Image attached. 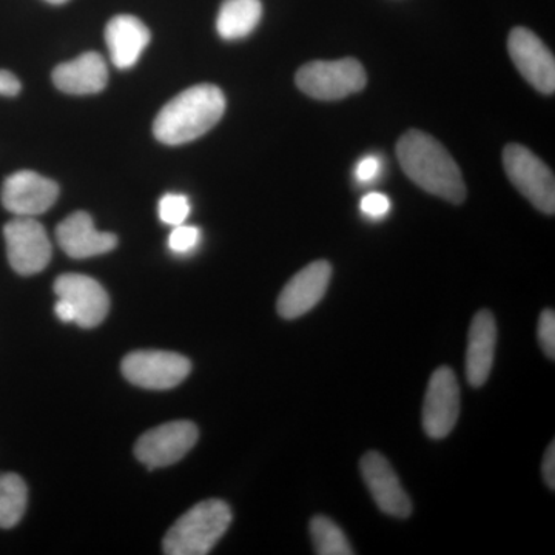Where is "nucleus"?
<instances>
[{"label":"nucleus","instance_id":"1","mask_svg":"<svg viewBox=\"0 0 555 555\" xmlns=\"http://www.w3.org/2000/svg\"><path fill=\"white\" fill-rule=\"evenodd\" d=\"M397 158L408 178L425 192L452 204L465 203L462 170L436 138L409 130L398 141Z\"/></svg>","mask_w":555,"mask_h":555},{"label":"nucleus","instance_id":"2","mask_svg":"<svg viewBox=\"0 0 555 555\" xmlns=\"http://www.w3.org/2000/svg\"><path fill=\"white\" fill-rule=\"evenodd\" d=\"M225 112V96L210 83L190 87L167 102L153 124L156 139L166 145L195 141L214 129Z\"/></svg>","mask_w":555,"mask_h":555},{"label":"nucleus","instance_id":"3","mask_svg":"<svg viewBox=\"0 0 555 555\" xmlns=\"http://www.w3.org/2000/svg\"><path fill=\"white\" fill-rule=\"evenodd\" d=\"M232 511L219 499H208L189 509L164 539L167 555H206L228 532Z\"/></svg>","mask_w":555,"mask_h":555},{"label":"nucleus","instance_id":"4","mask_svg":"<svg viewBox=\"0 0 555 555\" xmlns=\"http://www.w3.org/2000/svg\"><path fill=\"white\" fill-rule=\"evenodd\" d=\"M298 89L313 100L338 101L366 87L363 65L352 57L339 61H315L302 65L295 76Z\"/></svg>","mask_w":555,"mask_h":555},{"label":"nucleus","instance_id":"5","mask_svg":"<svg viewBox=\"0 0 555 555\" xmlns=\"http://www.w3.org/2000/svg\"><path fill=\"white\" fill-rule=\"evenodd\" d=\"M503 166L518 192L542 214H555V179L550 167L520 144L506 145Z\"/></svg>","mask_w":555,"mask_h":555},{"label":"nucleus","instance_id":"6","mask_svg":"<svg viewBox=\"0 0 555 555\" xmlns=\"http://www.w3.org/2000/svg\"><path fill=\"white\" fill-rule=\"evenodd\" d=\"M124 377L142 389L167 390L181 385L192 372L189 358L164 350H137L124 358Z\"/></svg>","mask_w":555,"mask_h":555},{"label":"nucleus","instance_id":"7","mask_svg":"<svg viewBox=\"0 0 555 555\" xmlns=\"http://www.w3.org/2000/svg\"><path fill=\"white\" fill-rule=\"evenodd\" d=\"M7 257L14 272L31 276L49 266L51 243L47 230L35 218L16 217L3 229Z\"/></svg>","mask_w":555,"mask_h":555},{"label":"nucleus","instance_id":"8","mask_svg":"<svg viewBox=\"0 0 555 555\" xmlns=\"http://www.w3.org/2000/svg\"><path fill=\"white\" fill-rule=\"evenodd\" d=\"M198 437L199 430L195 423L185 420L166 423L139 438L134 455L150 470L170 466L192 451Z\"/></svg>","mask_w":555,"mask_h":555},{"label":"nucleus","instance_id":"9","mask_svg":"<svg viewBox=\"0 0 555 555\" xmlns=\"http://www.w3.org/2000/svg\"><path fill=\"white\" fill-rule=\"evenodd\" d=\"M460 416V386L454 371L438 367L427 385L423 404V429L434 440H441L454 430Z\"/></svg>","mask_w":555,"mask_h":555},{"label":"nucleus","instance_id":"10","mask_svg":"<svg viewBox=\"0 0 555 555\" xmlns=\"http://www.w3.org/2000/svg\"><path fill=\"white\" fill-rule=\"evenodd\" d=\"M507 50H509L511 60L516 64L520 75L537 91L543 94H554V54L540 38H537L534 33L525 27L514 28L507 39Z\"/></svg>","mask_w":555,"mask_h":555},{"label":"nucleus","instance_id":"11","mask_svg":"<svg viewBox=\"0 0 555 555\" xmlns=\"http://www.w3.org/2000/svg\"><path fill=\"white\" fill-rule=\"evenodd\" d=\"M57 196L60 185L36 171H16L3 182V207L16 217L35 218L46 214L54 206Z\"/></svg>","mask_w":555,"mask_h":555},{"label":"nucleus","instance_id":"12","mask_svg":"<svg viewBox=\"0 0 555 555\" xmlns=\"http://www.w3.org/2000/svg\"><path fill=\"white\" fill-rule=\"evenodd\" d=\"M361 476L372 499L387 516L408 518L412 502L401 486L392 465L377 451L367 452L360 462Z\"/></svg>","mask_w":555,"mask_h":555},{"label":"nucleus","instance_id":"13","mask_svg":"<svg viewBox=\"0 0 555 555\" xmlns=\"http://www.w3.org/2000/svg\"><path fill=\"white\" fill-rule=\"evenodd\" d=\"M57 298L72 305L75 323L83 328L100 326L108 315L109 298L96 280L80 273H65L54 283Z\"/></svg>","mask_w":555,"mask_h":555},{"label":"nucleus","instance_id":"14","mask_svg":"<svg viewBox=\"0 0 555 555\" xmlns=\"http://www.w3.org/2000/svg\"><path fill=\"white\" fill-rule=\"evenodd\" d=\"M332 278L327 261L310 262L292 278L278 298V313L284 320H295L310 312L326 295Z\"/></svg>","mask_w":555,"mask_h":555},{"label":"nucleus","instance_id":"15","mask_svg":"<svg viewBox=\"0 0 555 555\" xmlns=\"http://www.w3.org/2000/svg\"><path fill=\"white\" fill-rule=\"evenodd\" d=\"M57 243L69 258L86 259L108 254L118 246L113 233L100 232L86 211H75L57 225Z\"/></svg>","mask_w":555,"mask_h":555},{"label":"nucleus","instance_id":"16","mask_svg":"<svg viewBox=\"0 0 555 555\" xmlns=\"http://www.w3.org/2000/svg\"><path fill=\"white\" fill-rule=\"evenodd\" d=\"M496 346L495 318L489 310H480L470 323L467 335L466 378L473 387L488 382L494 364Z\"/></svg>","mask_w":555,"mask_h":555},{"label":"nucleus","instance_id":"17","mask_svg":"<svg viewBox=\"0 0 555 555\" xmlns=\"http://www.w3.org/2000/svg\"><path fill=\"white\" fill-rule=\"evenodd\" d=\"M53 82L61 91L75 96L100 93L107 87L108 68L96 51L80 54L76 60L57 65Z\"/></svg>","mask_w":555,"mask_h":555},{"label":"nucleus","instance_id":"18","mask_svg":"<svg viewBox=\"0 0 555 555\" xmlns=\"http://www.w3.org/2000/svg\"><path fill=\"white\" fill-rule=\"evenodd\" d=\"M150 39L152 35L144 22L131 14H119L113 17L105 28V42H107L109 57L119 69L133 67L141 57L142 51L147 49Z\"/></svg>","mask_w":555,"mask_h":555},{"label":"nucleus","instance_id":"19","mask_svg":"<svg viewBox=\"0 0 555 555\" xmlns=\"http://www.w3.org/2000/svg\"><path fill=\"white\" fill-rule=\"evenodd\" d=\"M261 16V0H224L218 13V35L225 40L247 38Z\"/></svg>","mask_w":555,"mask_h":555},{"label":"nucleus","instance_id":"20","mask_svg":"<svg viewBox=\"0 0 555 555\" xmlns=\"http://www.w3.org/2000/svg\"><path fill=\"white\" fill-rule=\"evenodd\" d=\"M27 485L17 474H0V528H14L27 509Z\"/></svg>","mask_w":555,"mask_h":555},{"label":"nucleus","instance_id":"21","mask_svg":"<svg viewBox=\"0 0 555 555\" xmlns=\"http://www.w3.org/2000/svg\"><path fill=\"white\" fill-rule=\"evenodd\" d=\"M310 535H312L313 546L317 554L320 555H352L349 540L339 526L332 521L331 518L317 516L310 521Z\"/></svg>","mask_w":555,"mask_h":555},{"label":"nucleus","instance_id":"22","mask_svg":"<svg viewBox=\"0 0 555 555\" xmlns=\"http://www.w3.org/2000/svg\"><path fill=\"white\" fill-rule=\"evenodd\" d=\"M159 218L164 224L177 228L184 224L190 215V201L181 193H167L159 201Z\"/></svg>","mask_w":555,"mask_h":555},{"label":"nucleus","instance_id":"23","mask_svg":"<svg viewBox=\"0 0 555 555\" xmlns=\"http://www.w3.org/2000/svg\"><path fill=\"white\" fill-rule=\"evenodd\" d=\"M201 243V230L195 225H177L171 230L169 247L173 254L190 255L198 248Z\"/></svg>","mask_w":555,"mask_h":555},{"label":"nucleus","instance_id":"24","mask_svg":"<svg viewBox=\"0 0 555 555\" xmlns=\"http://www.w3.org/2000/svg\"><path fill=\"white\" fill-rule=\"evenodd\" d=\"M539 341L543 352L554 360L555 358V313L553 309L543 310L539 320Z\"/></svg>","mask_w":555,"mask_h":555},{"label":"nucleus","instance_id":"25","mask_svg":"<svg viewBox=\"0 0 555 555\" xmlns=\"http://www.w3.org/2000/svg\"><path fill=\"white\" fill-rule=\"evenodd\" d=\"M361 211L364 217L371 219L385 218L390 211V199L386 195L378 192L367 193L363 199H361Z\"/></svg>","mask_w":555,"mask_h":555},{"label":"nucleus","instance_id":"26","mask_svg":"<svg viewBox=\"0 0 555 555\" xmlns=\"http://www.w3.org/2000/svg\"><path fill=\"white\" fill-rule=\"evenodd\" d=\"M379 170H382V160H379L378 156H364V158L358 163L356 179L360 184H367V182H372L378 177Z\"/></svg>","mask_w":555,"mask_h":555},{"label":"nucleus","instance_id":"27","mask_svg":"<svg viewBox=\"0 0 555 555\" xmlns=\"http://www.w3.org/2000/svg\"><path fill=\"white\" fill-rule=\"evenodd\" d=\"M21 91V82L13 73L0 69V96H17Z\"/></svg>","mask_w":555,"mask_h":555},{"label":"nucleus","instance_id":"28","mask_svg":"<svg viewBox=\"0 0 555 555\" xmlns=\"http://www.w3.org/2000/svg\"><path fill=\"white\" fill-rule=\"evenodd\" d=\"M543 478L545 483L550 486L551 491L555 489V443L550 444L545 452V459H543Z\"/></svg>","mask_w":555,"mask_h":555},{"label":"nucleus","instance_id":"29","mask_svg":"<svg viewBox=\"0 0 555 555\" xmlns=\"http://www.w3.org/2000/svg\"><path fill=\"white\" fill-rule=\"evenodd\" d=\"M54 310H56L57 318L64 321V323H75V310H73L69 302L64 301V299H57Z\"/></svg>","mask_w":555,"mask_h":555},{"label":"nucleus","instance_id":"30","mask_svg":"<svg viewBox=\"0 0 555 555\" xmlns=\"http://www.w3.org/2000/svg\"><path fill=\"white\" fill-rule=\"evenodd\" d=\"M47 2L54 3V5H61V3L68 2V0H47Z\"/></svg>","mask_w":555,"mask_h":555}]
</instances>
